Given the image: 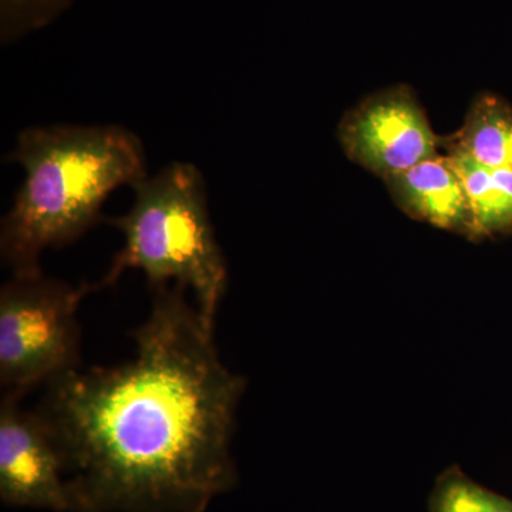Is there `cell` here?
I'll list each match as a JSON object with an SVG mask.
<instances>
[{
  "label": "cell",
  "mask_w": 512,
  "mask_h": 512,
  "mask_svg": "<svg viewBox=\"0 0 512 512\" xmlns=\"http://www.w3.org/2000/svg\"><path fill=\"white\" fill-rule=\"evenodd\" d=\"M136 356L47 383L39 409L73 512H205L238 483L232 439L247 390L187 289L157 286Z\"/></svg>",
  "instance_id": "cell-1"
},
{
  "label": "cell",
  "mask_w": 512,
  "mask_h": 512,
  "mask_svg": "<svg viewBox=\"0 0 512 512\" xmlns=\"http://www.w3.org/2000/svg\"><path fill=\"white\" fill-rule=\"evenodd\" d=\"M6 160L25 178L0 224V255L12 275L42 272L47 248L82 238L104 220V202L146 178L143 141L120 126H45L20 131Z\"/></svg>",
  "instance_id": "cell-2"
},
{
  "label": "cell",
  "mask_w": 512,
  "mask_h": 512,
  "mask_svg": "<svg viewBox=\"0 0 512 512\" xmlns=\"http://www.w3.org/2000/svg\"><path fill=\"white\" fill-rule=\"evenodd\" d=\"M134 201L120 217L104 218L124 244L90 291L116 285L128 269L146 274L150 289L177 284L190 289L208 326L228 288V266L210 208L207 185L194 164L174 161L134 185Z\"/></svg>",
  "instance_id": "cell-3"
},
{
  "label": "cell",
  "mask_w": 512,
  "mask_h": 512,
  "mask_svg": "<svg viewBox=\"0 0 512 512\" xmlns=\"http://www.w3.org/2000/svg\"><path fill=\"white\" fill-rule=\"evenodd\" d=\"M74 286L42 272L12 275L0 289V390L22 400L30 389L80 367V302Z\"/></svg>",
  "instance_id": "cell-4"
},
{
  "label": "cell",
  "mask_w": 512,
  "mask_h": 512,
  "mask_svg": "<svg viewBox=\"0 0 512 512\" xmlns=\"http://www.w3.org/2000/svg\"><path fill=\"white\" fill-rule=\"evenodd\" d=\"M340 146L349 160L383 178L439 156L440 138L407 86L367 97L339 124Z\"/></svg>",
  "instance_id": "cell-5"
},
{
  "label": "cell",
  "mask_w": 512,
  "mask_h": 512,
  "mask_svg": "<svg viewBox=\"0 0 512 512\" xmlns=\"http://www.w3.org/2000/svg\"><path fill=\"white\" fill-rule=\"evenodd\" d=\"M0 500L8 507L73 512L62 457L45 421L20 407L0 402Z\"/></svg>",
  "instance_id": "cell-6"
},
{
  "label": "cell",
  "mask_w": 512,
  "mask_h": 512,
  "mask_svg": "<svg viewBox=\"0 0 512 512\" xmlns=\"http://www.w3.org/2000/svg\"><path fill=\"white\" fill-rule=\"evenodd\" d=\"M383 183L397 207L417 221L473 239V217L460 175L447 156L390 174Z\"/></svg>",
  "instance_id": "cell-7"
},
{
  "label": "cell",
  "mask_w": 512,
  "mask_h": 512,
  "mask_svg": "<svg viewBox=\"0 0 512 512\" xmlns=\"http://www.w3.org/2000/svg\"><path fill=\"white\" fill-rule=\"evenodd\" d=\"M447 157L466 190L473 241L512 234V171L493 170L447 146Z\"/></svg>",
  "instance_id": "cell-8"
},
{
  "label": "cell",
  "mask_w": 512,
  "mask_h": 512,
  "mask_svg": "<svg viewBox=\"0 0 512 512\" xmlns=\"http://www.w3.org/2000/svg\"><path fill=\"white\" fill-rule=\"evenodd\" d=\"M448 146L485 167L512 171L511 104L493 94L478 97Z\"/></svg>",
  "instance_id": "cell-9"
},
{
  "label": "cell",
  "mask_w": 512,
  "mask_h": 512,
  "mask_svg": "<svg viewBox=\"0 0 512 512\" xmlns=\"http://www.w3.org/2000/svg\"><path fill=\"white\" fill-rule=\"evenodd\" d=\"M429 512H512V500L476 483L458 466L437 477Z\"/></svg>",
  "instance_id": "cell-10"
},
{
  "label": "cell",
  "mask_w": 512,
  "mask_h": 512,
  "mask_svg": "<svg viewBox=\"0 0 512 512\" xmlns=\"http://www.w3.org/2000/svg\"><path fill=\"white\" fill-rule=\"evenodd\" d=\"M74 0H0V42L10 45L46 28L72 6Z\"/></svg>",
  "instance_id": "cell-11"
}]
</instances>
